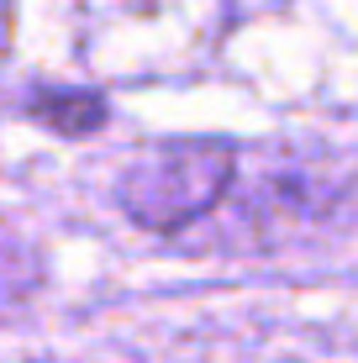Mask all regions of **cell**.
Returning <instances> with one entry per match:
<instances>
[{
  "label": "cell",
  "instance_id": "cell-1",
  "mask_svg": "<svg viewBox=\"0 0 358 363\" xmlns=\"http://www.w3.org/2000/svg\"><path fill=\"white\" fill-rule=\"evenodd\" d=\"M232 158L221 147H174L138 164L121 179V206L147 227H179L195 221L216 200L221 179H227Z\"/></svg>",
  "mask_w": 358,
  "mask_h": 363
},
{
  "label": "cell",
  "instance_id": "cell-2",
  "mask_svg": "<svg viewBox=\"0 0 358 363\" xmlns=\"http://www.w3.org/2000/svg\"><path fill=\"white\" fill-rule=\"evenodd\" d=\"M11 43V0H0V53H6Z\"/></svg>",
  "mask_w": 358,
  "mask_h": 363
}]
</instances>
